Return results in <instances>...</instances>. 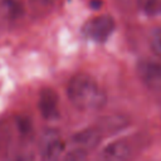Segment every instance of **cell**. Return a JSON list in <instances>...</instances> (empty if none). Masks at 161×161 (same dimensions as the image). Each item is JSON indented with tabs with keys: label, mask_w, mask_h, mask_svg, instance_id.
<instances>
[{
	"label": "cell",
	"mask_w": 161,
	"mask_h": 161,
	"mask_svg": "<svg viewBox=\"0 0 161 161\" xmlns=\"http://www.w3.org/2000/svg\"><path fill=\"white\" fill-rule=\"evenodd\" d=\"M114 20L111 15H97L89 19L84 26L83 33L87 38L97 43H104L114 30Z\"/></svg>",
	"instance_id": "3957f363"
},
{
	"label": "cell",
	"mask_w": 161,
	"mask_h": 161,
	"mask_svg": "<svg viewBox=\"0 0 161 161\" xmlns=\"http://www.w3.org/2000/svg\"><path fill=\"white\" fill-rule=\"evenodd\" d=\"M62 161H88L87 157V151L82 150V148H73L72 151H69Z\"/></svg>",
	"instance_id": "ba28073f"
},
{
	"label": "cell",
	"mask_w": 161,
	"mask_h": 161,
	"mask_svg": "<svg viewBox=\"0 0 161 161\" xmlns=\"http://www.w3.org/2000/svg\"><path fill=\"white\" fill-rule=\"evenodd\" d=\"M44 3H47V4H53V3H55V1H58V0H43Z\"/></svg>",
	"instance_id": "7c38bea8"
},
{
	"label": "cell",
	"mask_w": 161,
	"mask_h": 161,
	"mask_svg": "<svg viewBox=\"0 0 161 161\" xmlns=\"http://www.w3.org/2000/svg\"><path fill=\"white\" fill-rule=\"evenodd\" d=\"M97 161H119V160H114V158H111V157H106V156H101V155H98Z\"/></svg>",
	"instance_id": "8fae6325"
},
{
	"label": "cell",
	"mask_w": 161,
	"mask_h": 161,
	"mask_svg": "<svg viewBox=\"0 0 161 161\" xmlns=\"http://www.w3.org/2000/svg\"><path fill=\"white\" fill-rule=\"evenodd\" d=\"M38 107L44 118L47 119L57 118L59 114V98L57 92L52 88H43L39 93Z\"/></svg>",
	"instance_id": "277c9868"
},
{
	"label": "cell",
	"mask_w": 161,
	"mask_h": 161,
	"mask_svg": "<svg viewBox=\"0 0 161 161\" xmlns=\"http://www.w3.org/2000/svg\"><path fill=\"white\" fill-rule=\"evenodd\" d=\"M99 140H101V133L96 128L83 130V131L75 133L74 137H73V142H74L75 147L77 148H82L84 151L96 147L98 145Z\"/></svg>",
	"instance_id": "8992f818"
},
{
	"label": "cell",
	"mask_w": 161,
	"mask_h": 161,
	"mask_svg": "<svg viewBox=\"0 0 161 161\" xmlns=\"http://www.w3.org/2000/svg\"><path fill=\"white\" fill-rule=\"evenodd\" d=\"M42 161H59L64 152V141L58 130L49 128L43 132L39 142Z\"/></svg>",
	"instance_id": "7a4b0ae2"
},
{
	"label": "cell",
	"mask_w": 161,
	"mask_h": 161,
	"mask_svg": "<svg viewBox=\"0 0 161 161\" xmlns=\"http://www.w3.org/2000/svg\"><path fill=\"white\" fill-rule=\"evenodd\" d=\"M138 9L150 16L161 14V0H136Z\"/></svg>",
	"instance_id": "52a82bcc"
},
{
	"label": "cell",
	"mask_w": 161,
	"mask_h": 161,
	"mask_svg": "<svg viewBox=\"0 0 161 161\" xmlns=\"http://www.w3.org/2000/svg\"><path fill=\"white\" fill-rule=\"evenodd\" d=\"M138 74L143 83L150 87L158 89L161 88V64L156 62H143L138 65Z\"/></svg>",
	"instance_id": "5b68a950"
},
{
	"label": "cell",
	"mask_w": 161,
	"mask_h": 161,
	"mask_svg": "<svg viewBox=\"0 0 161 161\" xmlns=\"http://www.w3.org/2000/svg\"><path fill=\"white\" fill-rule=\"evenodd\" d=\"M35 156L33 153V151H29V150H20L18 152H15L10 158L9 161H34Z\"/></svg>",
	"instance_id": "9c48e42d"
},
{
	"label": "cell",
	"mask_w": 161,
	"mask_h": 161,
	"mask_svg": "<svg viewBox=\"0 0 161 161\" xmlns=\"http://www.w3.org/2000/svg\"><path fill=\"white\" fill-rule=\"evenodd\" d=\"M151 49L153 53L161 58V29L156 30L151 38Z\"/></svg>",
	"instance_id": "30bf717a"
},
{
	"label": "cell",
	"mask_w": 161,
	"mask_h": 161,
	"mask_svg": "<svg viewBox=\"0 0 161 161\" xmlns=\"http://www.w3.org/2000/svg\"><path fill=\"white\" fill-rule=\"evenodd\" d=\"M72 104L82 111H97L106 103V93L97 80L88 74L74 75L67 87Z\"/></svg>",
	"instance_id": "6da1fadb"
}]
</instances>
